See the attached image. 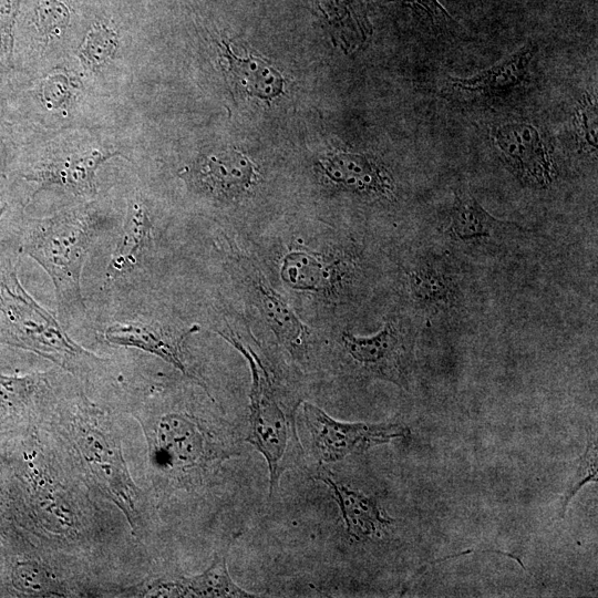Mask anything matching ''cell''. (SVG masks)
Here are the masks:
<instances>
[{"label": "cell", "mask_w": 598, "mask_h": 598, "mask_svg": "<svg viewBox=\"0 0 598 598\" xmlns=\"http://www.w3.org/2000/svg\"><path fill=\"white\" fill-rule=\"evenodd\" d=\"M101 228L102 220L94 209L80 206L29 220L21 229L16 247L20 255L37 261L50 277L63 322L86 315L81 276Z\"/></svg>", "instance_id": "obj_1"}, {"label": "cell", "mask_w": 598, "mask_h": 598, "mask_svg": "<svg viewBox=\"0 0 598 598\" xmlns=\"http://www.w3.org/2000/svg\"><path fill=\"white\" fill-rule=\"evenodd\" d=\"M19 255L12 244L0 243V343L37 353L73 373L91 369L101 359L71 339L20 282Z\"/></svg>", "instance_id": "obj_2"}, {"label": "cell", "mask_w": 598, "mask_h": 598, "mask_svg": "<svg viewBox=\"0 0 598 598\" xmlns=\"http://www.w3.org/2000/svg\"><path fill=\"white\" fill-rule=\"evenodd\" d=\"M248 361L250 369L249 429L246 441L265 457L269 472V493L296 457L299 447L293 419L277 399L271 378L260 358L230 330H217Z\"/></svg>", "instance_id": "obj_3"}, {"label": "cell", "mask_w": 598, "mask_h": 598, "mask_svg": "<svg viewBox=\"0 0 598 598\" xmlns=\"http://www.w3.org/2000/svg\"><path fill=\"white\" fill-rule=\"evenodd\" d=\"M101 411L82 402L71 420L72 437L94 482L123 512L132 529L137 530L142 516L141 491Z\"/></svg>", "instance_id": "obj_4"}, {"label": "cell", "mask_w": 598, "mask_h": 598, "mask_svg": "<svg viewBox=\"0 0 598 598\" xmlns=\"http://www.w3.org/2000/svg\"><path fill=\"white\" fill-rule=\"evenodd\" d=\"M302 411L312 454L320 463L338 462L409 434V429L398 423L341 422L309 402Z\"/></svg>", "instance_id": "obj_5"}, {"label": "cell", "mask_w": 598, "mask_h": 598, "mask_svg": "<svg viewBox=\"0 0 598 598\" xmlns=\"http://www.w3.org/2000/svg\"><path fill=\"white\" fill-rule=\"evenodd\" d=\"M341 343L348 359L362 374L406 386L412 343L394 321H386L370 337L343 332Z\"/></svg>", "instance_id": "obj_6"}, {"label": "cell", "mask_w": 598, "mask_h": 598, "mask_svg": "<svg viewBox=\"0 0 598 598\" xmlns=\"http://www.w3.org/2000/svg\"><path fill=\"white\" fill-rule=\"evenodd\" d=\"M492 141L511 171L525 184L548 186L556 168L549 145L528 123H505L492 131Z\"/></svg>", "instance_id": "obj_7"}, {"label": "cell", "mask_w": 598, "mask_h": 598, "mask_svg": "<svg viewBox=\"0 0 598 598\" xmlns=\"http://www.w3.org/2000/svg\"><path fill=\"white\" fill-rule=\"evenodd\" d=\"M196 192L219 200L237 199L255 186L256 165L239 151L202 155L179 172Z\"/></svg>", "instance_id": "obj_8"}, {"label": "cell", "mask_w": 598, "mask_h": 598, "mask_svg": "<svg viewBox=\"0 0 598 598\" xmlns=\"http://www.w3.org/2000/svg\"><path fill=\"white\" fill-rule=\"evenodd\" d=\"M155 458L164 467L184 471L228 457L215 448L195 419L185 414L163 415L154 429Z\"/></svg>", "instance_id": "obj_9"}, {"label": "cell", "mask_w": 598, "mask_h": 598, "mask_svg": "<svg viewBox=\"0 0 598 598\" xmlns=\"http://www.w3.org/2000/svg\"><path fill=\"white\" fill-rule=\"evenodd\" d=\"M199 330L197 324L174 330L157 321L128 320L107 326L103 338L110 344L136 348L152 353L189 375L185 363L184 343Z\"/></svg>", "instance_id": "obj_10"}, {"label": "cell", "mask_w": 598, "mask_h": 598, "mask_svg": "<svg viewBox=\"0 0 598 598\" xmlns=\"http://www.w3.org/2000/svg\"><path fill=\"white\" fill-rule=\"evenodd\" d=\"M350 266L346 260L308 248L288 250L280 262L283 283L297 291L329 295L349 279Z\"/></svg>", "instance_id": "obj_11"}, {"label": "cell", "mask_w": 598, "mask_h": 598, "mask_svg": "<svg viewBox=\"0 0 598 598\" xmlns=\"http://www.w3.org/2000/svg\"><path fill=\"white\" fill-rule=\"evenodd\" d=\"M116 155L118 152L101 150L61 155L40 164L22 177L38 184L33 196L52 186L65 188L75 195L93 196L96 193V171Z\"/></svg>", "instance_id": "obj_12"}, {"label": "cell", "mask_w": 598, "mask_h": 598, "mask_svg": "<svg viewBox=\"0 0 598 598\" xmlns=\"http://www.w3.org/2000/svg\"><path fill=\"white\" fill-rule=\"evenodd\" d=\"M318 166L329 183L359 195L386 197L394 189L389 172L364 154H329L319 161Z\"/></svg>", "instance_id": "obj_13"}, {"label": "cell", "mask_w": 598, "mask_h": 598, "mask_svg": "<svg viewBox=\"0 0 598 598\" xmlns=\"http://www.w3.org/2000/svg\"><path fill=\"white\" fill-rule=\"evenodd\" d=\"M153 220L146 204L135 197L130 200L118 239L106 267L111 283L140 268L153 244Z\"/></svg>", "instance_id": "obj_14"}, {"label": "cell", "mask_w": 598, "mask_h": 598, "mask_svg": "<svg viewBox=\"0 0 598 598\" xmlns=\"http://www.w3.org/2000/svg\"><path fill=\"white\" fill-rule=\"evenodd\" d=\"M227 554H218L203 573L173 580H161L150 586L145 596L153 597H258L240 588L228 573Z\"/></svg>", "instance_id": "obj_15"}, {"label": "cell", "mask_w": 598, "mask_h": 598, "mask_svg": "<svg viewBox=\"0 0 598 598\" xmlns=\"http://www.w3.org/2000/svg\"><path fill=\"white\" fill-rule=\"evenodd\" d=\"M536 51V45L529 42L473 76L450 79V86L474 97H493L509 92L524 80Z\"/></svg>", "instance_id": "obj_16"}, {"label": "cell", "mask_w": 598, "mask_h": 598, "mask_svg": "<svg viewBox=\"0 0 598 598\" xmlns=\"http://www.w3.org/2000/svg\"><path fill=\"white\" fill-rule=\"evenodd\" d=\"M223 70L236 91L264 101H272L283 91V78L266 60L254 55L239 58L229 44H220Z\"/></svg>", "instance_id": "obj_17"}, {"label": "cell", "mask_w": 598, "mask_h": 598, "mask_svg": "<svg viewBox=\"0 0 598 598\" xmlns=\"http://www.w3.org/2000/svg\"><path fill=\"white\" fill-rule=\"evenodd\" d=\"M256 306L278 340L291 352L300 351L309 329L289 303L259 274L252 280Z\"/></svg>", "instance_id": "obj_18"}, {"label": "cell", "mask_w": 598, "mask_h": 598, "mask_svg": "<svg viewBox=\"0 0 598 598\" xmlns=\"http://www.w3.org/2000/svg\"><path fill=\"white\" fill-rule=\"evenodd\" d=\"M318 478L329 486L347 532L352 537L357 539L369 537L389 524V519L383 517L372 498L349 489L329 475H319Z\"/></svg>", "instance_id": "obj_19"}, {"label": "cell", "mask_w": 598, "mask_h": 598, "mask_svg": "<svg viewBox=\"0 0 598 598\" xmlns=\"http://www.w3.org/2000/svg\"><path fill=\"white\" fill-rule=\"evenodd\" d=\"M409 288L416 303L427 309H443L455 298V283L443 266L424 261L413 267L409 275Z\"/></svg>", "instance_id": "obj_20"}, {"label": "cell", "mask_w": 598, "mask_h": 598, "mask_svg": "<svg viewBox=\"0 0 598 598\" xmlns=\"http://www.w3.org/2000/svg\"><path fill=\"white\" fill-rule=\"evenodd\" d=\"M505 225L488 214L471 195H456L450 219V230L455 237L462 240L488 237Z\"/></svg>", "instance_id": "obj_21"}, {"label": "cell", "mask_w": 598, "mask_h": 598, "mask_svg": "<svg viewBox=\"0 0 598 598\" xmlns=\"http://www.w3.org/2000/svg\"><path fill=\"white\" fill-rule=\"evenodd\" d=\"M118 48L116 33L103 24L92 27L78 49L82 64L90 70H97L109 62Z\"/></svg>", "instance_id": "obj_22"}, {"label": "cell", "mask_w": 598, "mask_h": 598, "mask_svg": "<svg viewBox=\"0 0 598 598\" xmlns=\"http://www.w3.org/2000/svg\"><path fill=\"white\" fill-rule=\"evenodd\" d=\"M43 375H0V411L17 410L29 403L45 384Z\"/></svg>", "instance_id": "obj_23"}, {"label": "cell", "mask_w": 598, "mask_h": 598, "mask_svg": "<svg viewBox=\"0 0 598 598\" xmlns=\"http://www.w3.org/2000/svg\"><path fill=\"white\" fill-rule=\"evenodd\" d=\"M12 584L18 590L33 596L58 591L51 575L34 561L19 563L12 571Z\"/></svg>", "instance_id": "obj_24"}, {"label": "cell", "mask_w": 598, "mask_h": 598, "mask_svg": "<svg viewBox=\"0 0 598 598\" xmlns=\"http://www.w3.org/2000/svg\"><path fill=\"white\" fill-rule=\"evenodd\" d=\"M597 480V440L590 435L585 453L582 454L575 474L566 485L560 499V516L564 517L571 498L588 482Z\"/></svg>", "instance_id": "obj_25"}, {"label": "cell", "mask_w": 598, "mask_h": 598, "mask_svg": "<svg viewBox=\"0 0 598 598\" xmlns=\"http://www.w3.org/2000/svg\"><path fill=\"white\" fill-rule=\"evenodd\" d=\"M574 126L581 147L596 154L597 151V103L589 94L584 95L574 117Z\"/></svg>", "instance_id": "obj_26"}, {"label": "cell", "mask_w": 598, "mask_h": 598, "mask_svg": "<svg viewBox=\"0 0 598 598\" xmlns=\"http://www.w3.org/2000/svg\"><path fill=\"white\" fill-rule=\"evenodd\" d=\"M39 30L47 37L58 34L68 23L69 12L65 6L56 0H44L37 9Z\"/></svg>", "instance_id": "obj_27"}, {"label": "cell", "mask_w": 598, "mask_h": 598, "mask_svg": "<svg viewBox=\"0 0 598 598\" xmlns=\"http://www.w3.org/2000/svg\"><path fill=\"white\" fill-rule=\"evenodd\" d=\"M20 0H0V53L11 52Z\"/></svg>", "instance_id": "obj_28"}, {"label": "cell", "mask_w": 598, "mask_h": 598, "mask_svg": "<svg viewBox=\"0 0 598 598\" xmlns=\"http://www.w3.org/2000/svg\"><path fill=\"white\" fill-rule=\"evenodd\" d=\"M404 3L412 9L426 14L434 23L451 24V22H453V19L437 0H404Z\"/></svg>", "instance_id": "obj_29"}, {"label": "cell", "mask_w": 598, "mask_h": 598, "mask_svg": "<svg viewBox=\"0 0 598 598\" xmlns=\"http://www.w3.org/2000/svg\"><path fill=\"white\" fill-rule=\"evenodd\" d=\"M7 207H8L7 203H1L0 204V219H1L2 215H3V213L7 210ZM1 241L2 240L0 239V243Z\"/></svg>", "instance_id": "obj_30"}]
</instances>
